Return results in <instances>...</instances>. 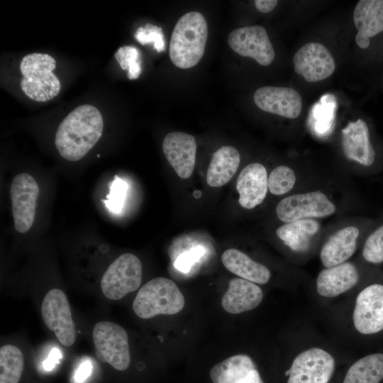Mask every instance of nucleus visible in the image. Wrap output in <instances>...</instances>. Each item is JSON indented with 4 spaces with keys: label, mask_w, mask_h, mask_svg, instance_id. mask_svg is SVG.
Listing matches in <instances>:
<instances>
[{
    "label": "nucleus",
    "mask_w": 383,
    "mask_h": 383,
    "mask_svg": "<svg viewBox=\"0 0 383 383\" xmlns=\"http://www.w3.org/2000/svg\"><path fill=\"white\" fill-rule=\"evenodd\" d=\"M342 147L345 157L367 170H376L379 155L370 127L362 118L350 121L342 129Z\"/></svg>",
    "instance_id": "nucleus-9"
},
{
    "label": "nucleus",
    "mask_w": 383,
    "mask_h": 383,
    "mask_svg": "<svg viewBox=\"0 0 383 383\" xmlns=\"http://www.w3.org/2000/svg\"><path fill=\"white\" fill-rule=\"evenodd\" d=\"M62 358V354L57 348H53L50 353L48 358L43 362V366L45 370H51L59 363Z\"/></svg>",
    "instance_id": "nucleus-34"
},
{
    "label": "nucleus",
    "mask_w": 383,
    "mask_h": 383,
    "mask_svg": "<svg viewBox=\"0 0 383 383\" xmlns=\"http://www.w3.org/2000/svg\"><path fill=\"white\" fill-rule=\"evenodd\" d=\"M356 330L373 334L383 330V285L372 284L358 294L353 312Z\"/></svg>",
    "instance_id": "nucleus-13"
},
{
    "label": "nucleus",
    "mask_w": 383,
    "mask_h": 383,
    "mask_svg": "<svg viewBox=\"0 0 383 383\" xmlns=\"http://www.w3.org/2000/svg\"><path fill=\"white\" fill-rule=\"evenodd\" d=\"M109 189V194L106 196L104 204L111 212L118 214L123 207L128 184L116 175Z\"/></svg>",
    "instance_id": "nucleus-30"
},
{
    "label": "nucleus",
    "mask_w": 383,
    "mask_h": 383,
    "mask_svg": "<svg viewBox=\"0 0 383 383\" xmlns=\"http://www.w3.org/2000/svg\"><path fill=\"white\" fill-rule=\"evenodd\" d=\"M353 21L357 33L372 38L383 32V0H360L354 9Z\"/></svg>",
    "instance_id": "nucleus-23"
},
{
    "label": "nucleus",
    "mask_w": 383,
    "mask_h": 383,
    "mask_svg": "<svg viewBox=\"0 0 383 383\" xmlns=\"http://www.w3.org/2000/svg\"><path fill=\"white\" fill-rule=\"evenodd\" d=\"M165 156L182 179L189 178L196 162V143L193 135L184 132L167 133L162 141Z\"/></svg>",
    "instance_id": "nucleus-16"
},
{
    "label": "nucleus",
    "mask_w": 383,
    "mask_h": 383,
    "mask_svg": "<svg viewBox=\"0 0 383 383\" xmlns=\"http://www.w3.org/2000/svg\"><path fill=\"white\" fill-rule=\"evenodd\" d=\"M55 60L45 53H30L24 56L20 63L22 79L21 90L30 99L46 102L56 97L61 84L53 71Z\"/></svg>",
    "instance_id": "nucleus-3"
},
{
    "label": "nucleus",
    "mask_w": 383,
    "mask_h": 383,
    "mask_svg": "<svg viewBox=\"0 0 383 383\" xmlns=\"http://www.w3.org/2000/svg\"><path fill=\"white\" fill-rule=\"evenodd\" d=\"M255 365L246 355H236L214 365L210 371L213 383H236L245 377Z\"/></svg>",
    "instance_id": "nucleus-25"
},
{
    "label": "nucleus",
    "mask_w": 383,
    "mask_h": 383,
    "mask_svg": "<svg viewBox=\"0 0 383 383\" xmlns=\"http://www.w3.org/2000/svg\"><path fill=\"white\" fill-rule=\"evenodd\" d=\"M103 130L99 110L90 104L80 105L60 123L55 138L56 148L65 160L78 161L96 145Z\"/></svg>",
    "instance_id": "nucleus-1"
},
{
    "label": "nucleus",
    "mask_w": 383,
    "mask_h": 383,
    "mask_svg": "<svg viewBox=\"0 0 383 383\" xmlns=\"http://www.w3.org/2000/svg\"><path fill=\"white\" fill-rule=\"evenodd\" d=\"M203 247H194L187 252L179 255L174 262V267L182 272H187L191 267L204 255Z\"/></svg>",
    "instance_id": "nucleus-32"
},
{
    "label": "nucleus",
    "mask_w": 383,
    "mask_h": 383,
    "mask_svg": "<svg viewBox=\"0 0 383 383\" xmlns=\"http://www.w3.org/2000/svg\"><path fill=\"white\" fill-rule=\"evenodd\" d=\"M114 57L122 70L127 71L129 79H136L141 73L140 53L138 48L123 45L118 49Z\"/></svg>",
    "instance_id": "nucleus-29"
},
{
    "label": "nucleus",
    "mask_w": 383,
    "mask_h": 383,
    "mask_svg": "<svg viewBox=\"0 0 383 383\" xmlns=\"http://www.w3.org/2000/svg\"><path fill=\"white\" fill-rule=\"evenodd\" d=\"M253 99L261 110L287 118H297L302 109L300 94L290 87H262L255 91Z\"/></svg>",
    "instance_id": "nucleus-15"
},
{
    "label": "nucleus",
    "mask_w": 383,
    "mask_h": 383,
    "mask_svg": "<svg viewBox=\"0 0 383 383\" xmlns=\"http://www.w3.org/2000/svg\"><path fill=\"white\" fill-rule=\"evenodd\" d=\"M239 193L238 202L245 209H252L261 204L268 190V177L266 168L259 162L245 166L236 181Z\"/></svg>",
    "instance_id": "nucleus-17"
},
{
    "label": "nucleus",
    "mask_w": 383,
    "mask_h": 383,
    "mask_svg": "<svg viewBox=\"0 0 383 383\" xmlns=\"http://www.w3.org/2000/svg\"><path fill=\"white\" fill-rule=\"evenodd\" d=\"M228 44L238 55L251 57L258 64L267 66L275 52L265 28L261 26L236 28L228 35Z\"/></svg>",
    "instance_id": "nucleus-12"
},
{
    "label": "nucleus",
    "mask_w": 383,
    "mask_h": 383,
    "mask_svg": "<svg viewBox=\"0 0 383 383\" xmlns=\"http://www.w3.org/2000/svg\"><path fill=\"white\" fill-rule=\"evenodd\" d=\"M93 342L97 359L117 370L128 369L131 362L128 333L121 326L108 321L95 324Z\"/></svg>",
    "instance_id": "nucleus-5"
},
{
    "label": "nucleus",
    "mask_w": 383,
    "mask_h": 383,
    "mask_svg": "<svg viewBox=\"0 0 383 383\" xmlns=\"http://www.w3.org/2000/svg\"><path fill=\"white\" fill-rule=\"evenodd\" d=\"M335 211V204L321 191L290 195L282 199L276 206L278 218L284 223L324 218Z\"/></svg>",
    "instance_id": "nucleus-7"
},
{
    "label": "nucleus",
    "mask_w": 383,
    "mask_h": 383,
    "mask_svg": "<svg viewBox=\"0 0 383 383\" xmlns=\"http://www.w3.org/2000/svg\"><path fill=\"white\" fill-rule=\"evenodd\" d=\"M335 368L333 357L324 350H306L294 360L289 370L288 383H328Z\"/></svg>",
    "instance_id": "nucleus-10"
},
{
    "label": "nucleus",
    "mask_w": 383,
    "mask_h": 383,
    "mask_svg": "<svg viewBox=\"0 0 383 383\" xmlns=\"http://www.w3.org/2000/svg\"><path fill=\"white\" fill-rule=\"evenodd\" d=\"M240 162L238 150L231 145H223L212 155L207 173L206 182L212 187L227 184L235 174Z\"/></svg>",
    "instance_id": "nucleus-21"
},
{
    "label": "nucleus",
    "mask_w": 383,
    "mask_h": 383,
    "mask_svg": "<svg viewBox=\"0 0 383 383\" xmlns=\"http://www.w3.org/2000/svg\"><path fill=\"white\" fill-rule=\"evenodd\" d=\"M294 71L309 82H316L330 77L335 63L330 51L318 43H308L293 57Z\"/></svg>",
    "instance_id": "nucleus-14"
},
{
    "label": "nucleus",
    "mask_w": 383,
    "mask_h": 383,
    "mask_svg": "<svg viewBox=\"0 0 383 383\" xmlns=\"http://www.w3.org/2000/svg\"><path fill=\"white\" fill-rule=\"evenodd\" d=\"M135 38L142 45L153 43L154 49L158 52L165 50V39L162 28L147 23L136 30Z\"/></svg>",
    "instance_id": "nucleus-31"
},
{
    "label": "nucleus",
    "mask_w": 383,
    "mask_h": 383,
    "mask_svg": "<svg viewBox=\"0 0 383 383\" xmlns=\"http://www.w3.org/2000/svg\"><path fill=\"white\" fill-rule=\"evenodd\" d=\"M184 303V296L174 282L156 277L140 289L133 309L139 318L149 319L160 314H176L182 310Z\"/></svg>",
    "instance_id": "nucleus-4"
},
{
    "label": "nucleus",
    "mask_w": 383,
    "mask_h": 383,
    "mask_svg": "<svg viewBox=\"0 0 383 383\" xmlns=\"http://www.w3.org/2000/svg\"><path fill=\"white\" fill-rule=\"evenodd\" d=\"M360 230L355 226L343 227L333 234L322 247L321 261L326 268L345 262L355 252Z\"/></svg>",
    "instance_id": "nucleus-18"
},
{
    "label": "nucleus",
    "mask_w": 383,
    "mask_h": 383,
    "mask_svg": "<svg viewBox=\"0 0 383 383\" xmlns=\"http://www.w3.org/2000/svg\"><path fill=\"white\" fill-rule=\"evenodd\" d=\"M319 228V223L314 219L299 220L278 227L276 234L292 250L304 252L309 248L311 238Z\"/></svg>",
    "instance_id": "nucleus-24"
},
{
    "label": "nucleus",
    "mask_w": 383,
    "mask_h": 383,
    "mask_svg": "<svg viewBox=\"0 0 383 383\" xmlns=\"http://www.w3.org/2000/svg\"><path fill=\"white\" fill-rule=\"evenodd\" d=\"M236 383H264L260 373L255 369L250 371L245 377L240 379Z\"/></svg>",
    "instance_id": "nucleus-36"
},
{
    "label": "nucleus",
    "mask_w": 383,
    "mask_h": 383,
    "mask_svg": "<svg viewBox=\"0 0 383 383\" xmlns=\"http://www.w3.org/2000/svg\"><path fill=\"white\" fill-rule=\"evenodd\" d=\"M263 298L260 287L242 278H233L223 294L221 305L230 313L237 314L257 307Z\"/></svg>",
    "instance_id": "nucleus-20"
},
{
    "label": "nucleus",
    "mask_w": 383,
    "mask_h": 383,
    "mask_svg": "<svg viewBox=\"0 0 383 383\" xmlns=\"http://www.w3.org/2000/svg\"><path fill=\"white\" fill-rule=\"evenodd\" d=\"M296 180L295 172L291 167L279 165L268 177V189L274 195H283L293 189Z\"/></svg>",
    "instance_id": "nucleus-28"
},
{
    "label": "nucleus",
    "mask_w": 383,
    "mask_h": 383,
    "mask_svg": "<svg viewBox=\"0 0 383 383\" xmlns=\"http://www.w3.org/2000/svg\"><path fill=\"white\" fill-rule=\"evenodd\" d=\"M193 194H194V197L199 198V197L201 196V193L199 191H195Z\"/></svg>",
    "instance_id": "nucleus-37"
},
{
    "label": "nucleus",
    "mask_w": 383,
    "mask_h": 383,
    "mask_svg": "<svg viewBox=\"0 0 383 383\" xmlns=\"http://www.w3.org/2000/svg\"><path fill=\"white\" fill-rule=\"evenodd\" d=\"M225 267L232 273L253 283L266 284L270 278V270L263 265L250 258L244 252L231 248L221 256Z\"/></svg>",
    "instance_id": "nucleus-22"
},
{
    "label": "nucleus",
    "mask_w": 383,
    "mask_h": 383,
    "mask_svg": "<svg viewBox=\"0 0 383 383\" xmlns=\"http://www.w3.org/2000/svg\"><path fill=\"white\" fill-rule=\"evenodd\" d=\"M276 0H255V6L256 9L262 13H269L277 5Z\"/></svg>",
    "instance_id": "nucleus-35"
},
{
    "label": "nucleus",
    "mask_w": 383,
    "mask_h": 383,
    "mask_svg": "<svg viewBox=\"0 0 383 383\" xmlns=\"http://www.w3.org/2000/svg\"><path fill=\"white\" fill-rule=\"evenodd\" d=\"M41 315L47 328L53 331L64 346L72 345L77 332L67 298L60 289H50L43 298Z\"/></svg>",
    "instance_id": "nucleus-8"
},
{
    "label": "nucleus",
    "mask_w": 383,
    "mask_h": 383,
    "mask_svg": "<svg viewBox=\"0 0 383 383\" xmlns=\"http://www.w3.org/2000/svg\"><path fill=\"white\" fill-rule=\"evenodd\" d=\"M208 38V26L199 12L184 14L173 29L169 46L172 63L181 69H189L202 58Z\"/></svg>",
    "instance_id": "nucleus-2"
},
{
    "label": "nucleus",
    "mask_w": 383,
    "mask_h": 383,
    "mask_svg": "<svg viewBox=\"0 0 383 383\" xmlns=\"http://www.w3.org/2000/svg\"><path fill=\"white\" fill-rule=\"evenodd\" d=\"M24 367L21 350L13 345L0 348V383H18Z\"/></svg>",
    "instance_id": "nucleus-27"
},
{
    "label": "nucleus",
    "mask_w": 383,
    "mask_h": 383,
    "mask_svg": "<svg viewBox=\"0 0 383 383\" xmlns=\"http://www.w3.org/2000/svg\"><path fill=\"white\" fill-rule=\"evenodd\" d=\"M39 187L28 173L16 175L11 182L10 196L15 229L26 233L31 228L35 216Z\"/></svg>",
    "instance_id": "nucleus-11"
},
{
    "label": "nucleus",
    "mask_w": 383,
    "mask_h": 383,
    "mask_svg": "<svg viewBox=\"0 0 383 383\" xmlns=\"http://www.w3.org/2000/svg\"><path fill=\"white\" fill-rule=\"evenodd\" d=\"M383 379V354L362 357L348 370L343 383H379Z\"/></svg>",
    "instance_id": "nucleus-26"
},
{
    "label": "nucleus",
    "mask_w": 383,
    "mask_h": 383,
    "mask_svg": "<svg viewBox=\"0 0 383 383\" xmlns=\"http://www.w3.org/2000/svg\"><path fill=\"white\" fill-rule=\"evenodd\" d=\"M142 281V265L139 258L124 253L106 269L101 279L104 295L110 300H119L139 288Z\"/></svg>",
    "instance_id": "nucleus-6"
},
{
    "label": "nucleus",
    "mask_w": 383,
    "mask_h": 383,
    "mask_svg": "<svg viewBox=\"0 0 383 383\" xmlns=\"http://www.w3.org/2000/svg\"><path fill=\"white\" fill-rule=\"evenodd\" d=\"M359 277L357 269L351 262L326 268L317 277V292L324 297H335L353 288Z\"/></svg>",
    "instance_id": "nucleus-19"
},
{
    "label": "nucleus",
    "mask_w": 383,
    "mask_h": 383,
    "mask_svg": "<svg viewBox=\"0 0 383 383\" xmlns=\"http://www.w3.org/2000/svg\"><path fill=\"white\" fill-rule=\"evenodd\" d=\"M92 365L89 361L82 362L75 373V380L81 383L85 381L91 374Z\"/></svg>",
    "instance_id": "nucleus-33"
}]
</instances>
